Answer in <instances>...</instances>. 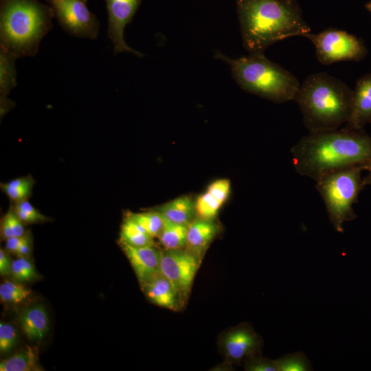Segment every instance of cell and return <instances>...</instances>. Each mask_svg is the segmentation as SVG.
Listing matches in <instances>:
<instances>
[{"label": "cell", "mask_w": 371, "mask_h": 371, "mask_svg": "<svg viewBox=\"0 0 371 371\" xmlns=\"http://www.w3.org/2000/svg\"><path fill=\"white\" fill-rule=\"evenodd\" d=\"M296 172L317 181L330 172L371 164V136L346 127L309 132L291 149Z\"/></svg>", "instance_id": "obj_1"}, {"label": "cell", "mask_w": 371, "mask_h": 371, "mask_svg": "<svg viewBox=\"0 0 371 371\" xmlns=\"http://www.w3.org/2000/svg\"><path fill=\"white\" fill-rule=\"evenodd\" d=\"M243 45L249 54H264L273 43L311 28L297 3L282 0H236Z\"/></svg>", "instance_id": "obj_2"}, {"label": "cell", "mask_w": 371, "mask_h": 371, "mask_svg": "<svg viewBox=\"0 0 371 371\" xmlns=\"http://www.w3.org/2000/svg\"><path fill=\"white\" fill-rule=\"evenodd\" d=\"M353 90L326 72L308 76L295 96L309 132L336 130L348 121Z\"/></svg>", "instance_id": "obj_3"}, {"label": "cell", "mask_w": 371, "mask_h": 371, "mask_svg": "<svg viewBox=\"0 0 371 371\" xmlns=\"http://www.w3.org/2000/svg\"><path fill=\"white\" fill-rule=\"evenodd\" d=\"M54 17L51 5L38 0H0L1 47L17 58L34 56Z\"/></svg>", "instance_id": "obj_4"}, {"label": "cell", "mask_w": 371, "mask_h": 371, "mask_svg": "<svg viewBox=\"0 0 371 371\" xmlns=\"http://www.w3.org/2000/svg\"><path fill=\"white\" fill-rule=\"evenodd\" d=\"M214 57L229 65L233 78L242 89L274 102L293 100L300 86L292 73L265 54L231 58L216 52Z\"/></svg>", "instance_id": "obj_5"}, {"label": "cell", "mask_w": 371, "mask_h": 371, "mask_svg": "<svg viewBox=\"0 0 371 371\" xmlns=\"http://www.w3.org/2000/svg\"><path fill=\"white\" fill-rule=\"evenodd\" d=\"M365 166H355L327 174L317 181L316 189L325 204L328 218L338 232L344 224L356 218L353 204L364 187L361 172Z\"/></svg>", "instance_id": "obj_6"}, {"label": "cell", "mask_w": 371, "mask_h": 371, "mask_svg": "<svg viewBox=\"0 0 371 371\" xmlns=\"http://www.w3.org/2000/svg\"><path fill=\"white\" fill-rule=\"evenodd\" d=\"M304 37L314 45L318 61L330 65L339 61H361L368 50L356 36L341 30L328 28L319 33L309 32Z\"/></svg>", "instance_id": "obj_7"}, {"label": "cell", "mask_w": 371, "mask_h": 371, "mask_svg": "<svg viewBox=\"0 0 371 371\" xmlns=\"http://www.w3.org/2000/svg\"><path fill=\"white\" fill-rule=\"evenodd\" d=\"M200 263L201 258L187 248L161 251L160 272L172 285L181 304L189 295Z\"/></svg>", "instance_id": "obj_8"}, {"label": "cell", "mask_w": 371, "mask_h": 371, "mask_svg": "<svg viewBox=\"0 0 371 371\" xmlns=\"http://www.w3.org/2000/svg\"><path fill=\"white\" fill-rule=\"evenodd\" d=\"M54 17L68 34L95 39L100 23L96 16L89 11L83 0H49Z\"/></svg>", "instance_id": "obj_9"}, {"label": "cell", "mask_w": 371, "mask_h": 371, "mask_svg": "<svg viewBox=\"0 0 371 371\" xmlns=\"http://www.w3.org/2000/svg\"><path fill=\"white\" fill-rule=\"evenodd\" d=\"M221 346L228 363H239L260 355L262 340L249 324L244 323L225 332Z\"/></svg>", "instance_id": "obj_10"}, {"label": "cell", "mask_w": 371, "mask_h": 371, "mask_svg": "<svg viewBox=\"0 0 371 371\" xmlns=\"http://www.w3.org/2000/svg\"><path fill=\"white\" fill-rule=\"evenodd\" d=\"M108 12V36L114 53H132L138 57L144 55L130 47L125 42L126 26L133 20L142 0H104Z\"/></svg>", "instance_id": "obj_11"}, {"label": "cell", "mask_w": 371, "mask_h": 371, "mask_svg": "<svg viewBox=\"0 0 371 371\" xmlns=\"http://www.w3.org/2000/svg\"><path fill=\"white\" fill-rule=\"evenodd\" d=\"M120 246L128 258L140 286L159 274L161 250L156 246L134 247L122 242Z\"/></svg>", "instance_id": "obj_12"}, {"label": "cell", "mask_w": 371, "mask_h": 371, "mask_svg": "<svg viewBox=\"0 0 371 371\" xmlns=\"http://www.w3.org/2000/svg\"><path fill=\"white\" fill-rule=\"evenodd\" d=\"M371 124V72L359 78L352 92L350 117L346 128L362 130Z\"/></svg>", "instance_id": "obj_13"}, {"label": "cell", "mask_w": 371, "mask_h": 371, "mask_svg": "<svg viewBox=\"0 0 371 371\" xmlns=\"http://www.w3.org/2000/svg\"><path fill=\"white\" fill-rule=\"evenodd\" d=\"M141 289L149 301L157 306L176 311L181 305L172 285L161 273L142 285Z\"/></svg>", "instance_id": "obj_14"}, {"label": "cell", "mask_w": 371, "mask_h": 371, "mask_svg": "<svg viewBox=\"0 0 371 371\" xmlns=\"http://www.w3.org/2000/svg\"><path fill=\"white\" fill-rule=\"evenodd\" d=\"M219 232L218 225L212 220L194 219L188 225L186 248L199 258Z\"/></svg>", "instance_id": "obj_15"}, {"label": "cell", "mask_w": 371, "mask_h": 371, "mask_svg": "<svg viewBox=\"0 0 371 371\" xmlns=\"http://www.w3.org/2000/svg\"><path fill=\"white\" fill-rule=\"evenodd\" d=\"M19 322L23 333L30 340H41L49 330L48 315L41 304H35L24 310Z\"/></svg>", "instance_id": "obj_16"}, {"label": "cell", "mask_w": 371, "mask_h": 371, "mask_svg": "<svg viewBox=\"0 0 371 371\" xmlns=\"http://www.w3.org/2000/svg\"><path fill=\"white\" fill-rule=\"evenodd\" d=\"M156 210L164 218L185 225H188L196 214L195 202L188 196L176 198Z\"/></svg>", "instance_id": "obj_17"}, {"label": "cell", "mask_w": 371, "mask_h": 371, "mask_svg": "<svg viewBox=\"0 0 371 371\" xmlns=\"http://www.w3.org/2000/svg\"><path fill=\"white\" fill-rule=\"evenodd\" d=\"M38 351L35 348L27 346L9 358L0 362L1 371H38Z\"/></svg>", "instance_id": "obj_18"}, {"label": "cell", "mask_w": 371, "mask_h": 371, "mask_svg": "<svg viewBox=\"0 0 371 371\" xmlns=\"http://www.w3.org/2000/svg\"><path fill=\"white\" fill-rule=\"evenodd\" d=\"M120 236L119 242L134 247L155 246L153 237L126 215L121 225Z\"/></svg>", "instance_id": "obj_19"}, {"label": "cell", "mask_w": 371, "mask_h": 371, "mask_svg": "<svg viewBox=\"0 0 371 371\" xmlns=\"http://www.w3.org/2000/svg\"><path fill=\"white\" fill-rule=\"evenodd\" d=\"M187 232L188 225L175 223L164 218V227L159 238L164 249H181L186 247Z\"/></svg>", "instance_id": "obj_20"}, {"label": "cell", "mask_w": 371, "mask_h": 371, "mask_svg": "<svg viewBox=\"0 0 371 371\" xmlns=\"http://www.w3.org/2000/svg\"><path fill=\"white\" fill-rule=\"evenodd\" d=\"M14 54L0 47V93L7 95L16 85V70Z\"/></svg>", "instance_id": "obj_21"}, {"label": "cell", "mask_w": 371, "mask_h": 371, "mask_svg": "<svg viewBox=\"0 0 371 371\" xmlns=\"http://www.w3.org/2000/svg\"><path fill=\"white\" fill-rule=\"evenodd\" d=\"M224 202L225 200L207 188V190L196 199V214L199 218L212 220L217 215Z\"/></svg>", "instance_id": "obj_22"}, {"label": "cell", "mask_w": 371, "mask_h": 371, "mask_svg": "<svg viewBox=\"0 0 371 371\" xmlns=\"http://www.w3.org/2000/svg\"><path fill=\"white\" fill-rule=\"evenodd\" d=\"M126 216L140 225L152 237L159 236L164 227V218L157 210L128 212Z\"/></svg>", "instance_id": "obj_23"}, {"label": "cell", "mask_w": 371, "mask_h": 371, "mask_svg": "<svg viewBox=\"0 0 371 371\" xmlns=\"http://www.w3.org/2000/svg\"><path fill=\"white\" fill-rule=\"evenodd\" d=\"M32 294V291L25 286L12 281H5L0 285V299L1 302L17 304L26 300Z\"/></svg>", "instance_id": "obj_24"}, {"label": "cell", "mask_w": 371, "mask_h": 371, "mask_svg": "<svg viewBox=\"0 0 371 371\" xmlns=\"http://www.w3.org/2000/svg\"><path fill=\"white\" fill-rule=\"evenodd\" d=\"M275 362L278 371H309L312 370L310 361L303 352L289 353Z\"/></svg>", "instance_id": "obj_25"}, {"label": "cell", "mask_w": 371, "mask_h": 371, "mask_svg": "<svg viewBox=\"0 0 371 371\" xmlns=\"http://www.w3.org/2000/svg\"><path fill=\"white\" fill-rule=\"evenodd\" d=\"M23 225L13 208H10L1 220V238L5 240L11 237L23 236L26 233Z\"/></svg>", "instance_id": "obj_26"}, {"label": "cell", "mask_w": 371, "mask_h": 371, "mask_svg": "<svg viewBox=\"0 0 371 371\" xmlns=\"http://www.w3.org/2000/svg\"><path fill=\"white\" fill-rule=\"evenodd\" d=\"M19 218L25 224L48 221V218L41 214L27 200L16 202L12 207Z\"/></svg>", "instance_id": "obj_27"}, {"label": "cell", "mask_w": 371, "mask_h": 371, "mask_svg": "<svg viewBox=\"0 0 371 371\" xmlns=\"http://www.w3.org/2000/svg\"><path fill=\"white\" fill-rule=\"evenodd\" d=\"M11 275L18 282H28L37 277L35 268L26 257H18L12 262Z\"/></svg>", "instance_id": "obj_28"}, {"label": "cell", "mask_w": 371, "mask_h": 371, "mask_svg": "<svg viewBox=\"0 0 371 371\" xmlns=\"http://www.w3.org/2000/svg\"><path fill=\"white\" fill-rule=\"evenodd\" d=\"M18 333L10 323L0 322V352L6 354L10 352L18 343Z\"/></svg>", "instance_id": "obj_29"}, {"label": "cell", "mask_w": 371, "mask_h": 371, "mask_svg": "<svg viewBox=\"0 0 371 371\" xmlns=\"http://www.w3.org/2000/svg\"><path fill=\"white\" fill-rule=\"evenodd\" d=\"M244 370L247 371H278L275 360L257 355L244 361Z\"/></svg>", "instance_id": "obj_30"}, {"label": "cell", "mask_w": 371, "mask_h": 371, "mask_svg": "<svg viewBox=\"0 0 371 371\" xmlns=\"http://www.w3.org/2000/svg\"><path fill=\"white\" fill-rule=\"evenodd\" d=\"M34 184H29L21 187H12L5 183H1L2 191L5 193L8 198L14 202H19L27 199L32 194V188Z\"/></svg>", "instance_id": "obj_31"}, {"label": "cell", "mask_w": 371, "mask_h": 371, "mask_svg": "<svg viewBox=\"0 0 371 371\" xmlns=\"http://www.w3.org/2000/svg\"><path fill=\"white\" fill-rule=\"evenodd\" d=\"M12 260L4 249H0V274L1 276L11 275Z\"/></svg>", "instance_id": "obj_32"}, {"label": "cell", "mask_w": 371, "mask_h": 371, "mask_svg": "<svg viewBox=\"0 0 371 371\" xmlns=\"http://www.w3.org/2000/svg\"><path fill=\"white\" fill-rule=\"evenodd\" d=\"M31 236L29 232H26L25 240L20 245L14 255H16L17 257L27 258L31 251Z\"/></svg>", "instance_id": "obj_33"}, {"label": "cell", "mask_w": 371, "mask_h": 371, "mask_svg": "<svg viewBox=\"0 0 371 371\" xmlns=\"http://www.w3.org/2000/svg\"><path fill=\"white\" fill-rule=\"evenodd\" d=\"M25 234L22 236L11 237L6 239L5 249L7 251L14 254L25 240Z\"/></svg>", "instance_id": "obj_34"}, {"label": "cell", "mask_w": 371, "mask_h": 371, "mask_svg": "<svg viewBox=\"0 0 371 371\" xmlns=\"http://www.w3.org/2000/svg\"><path fill=\"white\" fill-rule=\"evenodd\" d=\"M0 102H1V115L2 116L14 106V102L12 100H10L7 97V95H1L0 97Z\"/></svg>", "instance_id": "obj_35"}, {"label": "cell", "mask_w": 371, "mask_h": 371, "mask_svg": "<svg viewBox=\"0 0 371 371\" xmlns=\"http://www.w3.org/2000/svg\"><path fill=\"white\" fill-rule=\"evenodd\" d=\"M368 174L363 178V183L365 186H371V164L367 167Z\"/></svg>", "instance_id": "obj_36"}, {"label": "cell", "mask_w": 371, "mask_h": 371, "mask_svg": "<svg viewBox=\"0 0 371 371\" xmlns=\"http://www.w3.org/2000/svg\"><path fill=\"white\" fill-rule=\"evenodd\" d=\"M365 8L371 14V1L365 4Z\"/></svg>", "instance_id": "obj_37"}, {"label": "cell", "mask_w": 371, "mask_h": 371, "mask_svg": "<svg viewBox=\"0 0 371 371\" xmlns=\"http://www.w3.org/2000/svg\"><path fill=\"white\" fill-rule=\"evenodd\" d=\"M285 2H287V3H295V2H297L296 0H282Z\"/></svg>", "instance_id": "obj_38"}, {"label": "cell", "mask_w": 371, "mask_h": 371, "mask_svg": "<svg viewBox=\"0 0 371 371\" xmlns=\"http://www.w3.org/2000/svg\"><path fill=\"white\" fill-rule=\"evenodd\" d=\"M83 1H85V2L87 1V0H83Z\"/></svg>", "instance_id": "obj_39"}]
</instances>
